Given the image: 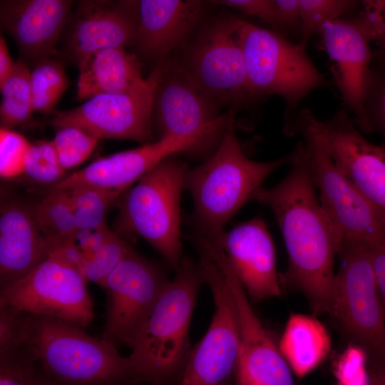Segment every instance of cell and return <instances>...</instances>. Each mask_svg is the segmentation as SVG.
<instances>
[{
  "label": "cell",
  "instance_id": "cell-1",
  "mask_svg": "<svg viewBox=\"0 0 385 385\" xmlns=\"http://www.w3.org/2000/svg\"><path fill=\"white\" fill-rule=\"evenodd\" d=\"M289 154L287 175L272 188H260L252 200L272 210L282 234L288 265L280 284L302 292L314 314H324L334 289L338 245L299 141Z\"/></svg>",
  "mask_w": 385,
  "mask_h": 385
},
{
  "label": "cell",
  "instance_id": "cell-2",
  "mask_svg": "<svg viewBox=\"0 0 385 385\" xmlns=\"http://www.w3.org/2000/svg\"><path fill=\"white\" fill-rule=\"evenodd\" d=\"M203 282L198 263L183 257L130 347V385H165L181 376L192 350L189 327Z\"/></svg>",
  "mask_w": 385,
  "mask_h": 385
},
{
  "label": "cell",
  "instance_id": "cell-3",
  "mask_svg": "<svg viewBox=\"0 0 385 385\" xmlns=\"http://www.w3.org/2000/svg\"><path fill=\"white\" fill-rule=\"evenodd\" d=\"M289 162L290 154L268 162L249 158L235 135L233 115L212 155L185 175L184 189L193 200L192 230L221 243L225 225L272 172Z\"/></svg>",
  "mask_w": 385,
  "mask_h": 385
},
{
  "label": "cell",
  "instance_id": "cell-4",
  "mask_svg": "<svg viewBox=\"0 0 385 385\" xmlns=\"http://www.w3.org/2000/svg\"><path fill=\"white\" fill-rule=\"evenodd\" d=\"M67 320L19 310V340L58 385H130L128 357Z\"/></svg>",
  "mask_w": 385,
  "mask_h": 385
},
{
  "label": "cell",
  "instance_id": "cell-5",
  "mask_svg": "<svg viewBox=\"0 0 385 385\" xmlns=\"http://www.w3.org/2000/svg\"><path fill=\"white\" fill-rule=\"evenodd\" d=\"M311 111L300 108L285 123L284 132L301 138L305 160L338 250L346 242L385 245L384 222L328 153L311 120Z\"/></svg>",
  "mask_w": 385,
  "mask_h": 385
},
{
  "label": "cell",
  "instance_id": "cell-6",
  "mask_svg": "<svg viewBox=\"0 0 385 385\" xmlns=\"http://www.w3.org/2000/svg\"><path fill=\"white\" fill-rule=\"evenodd\" d=\"M188 164L171 156L142 176L119 197L115 232L138 235L176 271L183 259L180 201Z\"/></svg>",
  "mask_w": 385,
  "mask_h": 385
},
{
  "label": "cell",
  "instance_id": "cell-7",
  "mask_svg": "<svg viewBox=\"0 0 385 385\" xmlns=\"http://www.w3.org/2000/svg\"><path fill=\"white\" fill-rule=\"evenodd\" d=\"M247 77L254 96L277 95L285 102V120L314 91L328 85L306 47L275 31L236 17Z\"/></svg>",
  "mask_w": 385,
  "mask_h": 385
},
{
  "label": "cell",
  "instance_id": "cell-8",
  "mask_svg": "<svg viewBox=\"0 0 385 385\" xmlns=\"http://www.w3.org/2000/svg\"><path fill=\"white\" fill-rule=\"evenodd\" d=\"M337 255L341 264L327 314L349 344L365 351L371 371L385 370V312L368 246L344 243Z\"/></svg>",
  "mask_w": 385,
  "mask_h": 385
},
{
  "label": "cell",
  "instance_id": "cell-9",
  "mask_svg": "<svg viewBox=\"0 0 385 385\" xmlns=\"http://www.w3.org/2000/svg\"><path fill=\"white\" fill-rule=\"evenodd\" d=\"M176 64L219 106L257 100L249 84L236 16L222 17L207 26Z\"/></svg>",
  "mask_w": 385,
  "mask_h": 385
},
{
  "label": "cell",
  "instance_id": "cell-10",
  "mask_svg": "<svg viewBox=\"0 0 385 385\" xmlns=\"http://www.w3.org/2000/svg\"><path fill=\"white\" fill-rule=\"evenodd\" d=\"M193 245L204 282L212 294L215 312L205 334L190 351L179 385H224L235 375L241 354L236 311L220 267L205 249Z\"/></svg>",
  "mask_w": 385,
  "mask_h": 385
},
{
  "label": "cell",
  "instance_id": "cell-11",
  "mask_svg": "<svg viewBox=\"0 0 385 385\" xmlns=\"http://www.w3.org/2000/svg\"><path fill=\"white\" fill-rule=\"evenodd\" d=\"M86 279L53 252L22 278L1 288L0 305L87 327L95 318Z\"/></svg>",
  "mask_w": 385,
  "mask_h": 385
},
{
  "label": "cell",
  "instance_id": "cell-12",
  "mask_svg": "<svg viewBox=\"0 0 385 385\" xmlns=\"http://www.w3.org/2000/svg\"><path fill=\"white\" fill-rule=\"evenodd\" d=\"M161 70L162 63L143 86L132 91L96 96L75 108L53 112L48 123L55 128L73 126L98 140L154 141L153 106Z\"/></svg>",
  "mask_w": 385,
  "mask_h": 385
},
{
  "label": "cell",
  "instance_id": "cell-13",
  "mask_svg": "<svg viewBox=\"0 0 385 385\" xmlns=\"http://www.w3.org/2000/svg\"><path fill=\"white\" fill-rule=\"evenodd\" d=\"M169 280L160 266L132 250L101 287L106 293L102 338L115 347L123 344L130 348Z\"/></svg>",
  "mask_w": 385,
  "mask_h": 385
},
{
  "label": "cell",
  "instance_id": "cell-14",
  "mask_svg": "<svg viewBox=\"0 0 385 385\" xmlns=\"http://www.w3.org/2000/svg\"><path fill=\"white\" fill-rule=\"evenodd\" d=\"M333 64V74L346 110L362 133H372L366 113V94L373 64L372 36L368 18L357 14L328 21L319 34Z\"/></svg>",
  "mask_w": 385,
  "mask_h": 385
},
{
  "label": "cell",
  "instance_id": "cell-15",
  "mask_svg": "<svg viewBox=\"0 0 385 385\" xmlns=\"http://www.w3.org/2000/svg\"><path fill=\"white\" fill-rule=\"evenodd\" d=\"M311 120L334 162L385 223V145L366 139L346 109Z\"/></svg>",
  "mask_w": 385,
  "mask_h": 385
},
{
  "label": "cell",
  "instance_id": "cell-16",
  "mask_svg": "<svg viewBox=\"0 0 385 385\" xmlns=\"http://www.w3.org/2000/svg\"><path fill=\"white\" fill-rule=\"evenodd\" d=\"M215 134V128H209L188 136L167 135L136 148L100 158L67 175L50 187L49 191L88 186L125 192L160 162L176 153L204 147L212 142Z\"/></svg>",
  "mask_w": 385,
  "mask_h": 385
},
{
  "label": "cell",
  "instance_id": "cell-17",
  "mask_svg": "<svg viewBox=\"0 0 385 385\" xmlns=\"http://www.w3.org/2000/svg\"><path fill=\"white\" fill-rule=\"evenodd\" d=\"M195 241L217 262L230 292L241 339L239 364L260 384L295 385L291 369L278 346L255 313L249 297L232 269L221 244L202 235L197 236Z\"/></svg>",
  "mask_w": 385,
  "mask_h": 385
},
{
  "label": "cell",
  "instance_id": "cell-18",
  "mask_svg": "<svg viewBox=\"0 0 385 385\" xmlns=\"http://www.w3.org/2000/svg\"><path fill=\"white\" fill-rule=\"evenodd\" d=\"M135 31L130 1H78L61 38L59 57L79 71L101 50L132 46Z\"/></svg>",
  "mask_w": 385,
  "mask_h": 385
},
{
  "label": "cell",
  "instance_id": "cell-19",
  "mask_svg": "<svg viewBox=\"0 0 385 385\" xmlns=\"http://www.w3.org/2000/svg\"><path fill=\"white\" fill-rule=\"evenodd\" d=\"M220 106L196 87L176 63L162 62L154 94L153 129L159 138L167 135L188 136L223 120Z\"/></svg>",
  "mask_w": 385,
  "mask_h": 385
},
{
  "label": "cell",
  "instance_id": "cell-20",
  "mask_svg": "<svg viewBox=\"0 0 385 385\" xmlns=\"http://www.w3.org/2000/svg\"><path fill=\"white\" fill-rule=\"evenodd\" d=\"M71 0H1V29L16 42L21 58L32 68L59 56L57 45L74 6Z\"/></svg>",
  "mask_w": 385,
  "mask_h": 385
},
{
  "label": "cell",
  "instance_id": "cell-21",
  "mask_svg": "<svg viewBox=\"0 0 385 385\" xmlns=\"http://www.w3.org/2000/svg\"><path fill=\"white\" fill-rule=\"evenodd\" d=\"M220 244L253 302L282 294L275 248L263 219L257 217L236 225L224 233Z\"/></svg>",
  "mask_w": 385,
  "mask_h": 385
},
{
  "label": "cell",
  "instance_id": "cell-22",
  "mask_svg": "<svg viewBox=\"0 0 385 385\" xmlns=\"http://www.w3.org/2000/svg\"><path fill=\"white\" fill-rule=\"evenodd\" d=\"M136 31L132 46L155 66L179 47L200 20L203 4L196 0L130 1Z\"/></svg>",
  "mask_w": 385,
  "mask_h": 385
},
{
  "label": "cell",
  "instance_id": "cell-23",
  "mask_svg": "<svg viewBox=\"0 0 385 385\" xmlns=\"http://www.w3.org/2000/svg\"><path fill=\"white\" fill-rule=\"evenodd\" d=\"M53 252L40 232L31 208L16 202L0 210V287L22 278Z\"/></svg>",
  "mask_w": 385,
  "mask_h": 385
},
{
  "label": "cell",
  "instance_id": "cell-24",
  "mask_svg": "<svg viewBox=\"0 0 385 385\" xmlns=\"http://www.w3.org/2000/svg\"><path fill=\"white\" fill-rule=\"evenodd\" d=\"M147 81L137 56L125 48H109L95 53L79 70L76 98L79 101L101 94L130 92Z\"/></svg>",
  "mask_w": 385,
  "mask_h": 385
},
{
  "label": "cell",
  "instance_id": "cell-25",
  "mask_svg": "<svg viewBox=\"0 0 385 385\" xmlns=\"http://www.w3.org/2000/svg\"><path fill=\"white\" fill-rule=\"evenodd\" d=\"M292 372L302 378L317 369L331 349V338L315 317L292 314L278 345Z\"/></svg>",
  "mask_w": 385,
  "mask_h": 385
},
{
  "label": "cell",
  "instance_id": "cell-26",
  "mask_svg": "<svg viewBox=\"0 0 385 385\" xmlns=\"http://www.w3.org/2000/svg\"><path fill=\"white\" fill-rule=\"evenodd\" d=\"M31 208L35 222L52 247L53 252L76 242L78 230L66 191L51 190Z\"/></svg>",
  "mask_w": 385,
  "mask_h": 385
},
{
  "label": "cell",
  "instance_id": "cell-27",
  "mask_svg": "<svg viewBox=\"0 0 385 385\" xmlns=\"http://www.w3.org/2000/svg\"><path fill=\"white\" fill-rule=\"evenodd\" d=\"M31 68L19 57L10 77L0 87L1 127L9 129L28 121L34 113L30 83Z\"/></svg>",
  "mask_w": 385,
  "mask_h": 385
},
{
  "label": "cell",
  "instance_id": "cell-28",
  "mask_svg": "<svg viewBox=\"0 0 385 385\" xmlns=\"http://www.w3.org/2000/svg\"><path fill=\"white\" fill-rule=\"evenodd\" d=\"M30 83L34 112L53 113L70 81L62 61L48 58L31 68Z\"/></svg>",
  "mask_w": 385,
  "mask_h": 385
},
{
  "label": "cell",
  "instance_id": "cell-29",
  "mask_svg": "<svg viewBox=\"0 0 385 385\" xmlns=\"http://www.w3.org/2000/svg\"><path fill=\"white\" fill-rule=\"evenodd\" d=\"M63 191L69 197L78 232H91L105 226L109 209L124 192L88 186Z\"/></svg>",
  "mask_w": 385,
  "mask_h": 385
},
{
  "label": "cell",
  "instance_id": "cell-30",
  "mask_svg": "<svg viewBox=\"0 0 385 385\" xmlns=\"http://www.w3.org/2000/svg\"><path fill=\"white\" fill-rule=\"evenodd\" d=\"M301 31L299 43L307 46L309 40L318 34L328 22L349 16L362 6L356 0H299Z\"/></svg>",
  "mask_w": 385,
  "mask_h": 385
},
{
  "label": "cell",
  "instance_id": "cell-31",
  "mask_svg": "<svg viewBox=\"0 0 385 385\" xmlns=\"http://www.w3.org/2000/svg\"><path fill=\"white\" fill-rule=\"evenodd\" d=\"M24 175L31 181L53 186L67 175L61 166L51 140L31 143L27 153Z\"/></svg>",
  "mask_w": 385,
  "mask_h": 385
},
{
  "label": "cell",
  "instance_id": "cell-32",
  "mask_svg": "<svg viewBox=\"0 0 385 385\" xmlns=\"http://www.w3.org/2000/svg\"><path fill=\"white\" fill-rule=\"evenodd\" d=\"M37 359L25 344L0 350V385H37Z\"/></svg>",
  "mask_w": 385,
  "mask_h": 385
},
{
  "label": "cell",
  "instance_id": "cell-33",
  "mask_svg": "<svg viewBox=\"0 0 385 385\" xmlns=\"http://www.w3.org/2000/svg\"><path fill=\"white\" fill-rule=\"evenodd\" d=\"M56 129V135L51 141L59 162L65 170L86 161L99 140L73 126H63Z\"/></svg>",
  "mask_w": 385,
  "mask_h": 385
},
{
  "label": "cell",
  "instance_id": "cell-34",
  "mask_svg": "<svg viewBox=\"0 0 385 385\" xmlns=\"http://www.w3.org/2000/svg\"><path fill=\"white\" fill-rule=\"evenodd\" d=\"M132 250L125 238L111 232L103 245L91 257L84 259V277L87 282L102 287L108 274Z\"/></svg>",
  "mask_w": 385,
  "mask_h": 385
},
{
  "label": "cell",
  "instance_id": "cell-35",
  "mask_svg": "<svg viewBox=\"0 0 385 385\" xmlns=\"http://www.w3.org/2000/svg\"><path fill=\"white\" fill-rule=\"evenodd\" d=\"M31 143L23 135L1 127L0 176L12 179L24 173L27 153Z\"/></svg>",
  "mask_w": 385,
  "mask_h": 385
},
{
  "label": "cell",
  "instance_id": "cell-36",
  "mask_svg": "<svg viewBox=\"0 0 385 385\" xmlns=\"http://www.w3.org/2000/svg\"><path fill=\"white\" fill-rule=\"evenodd\" d=\"M365 107L371 132H377L385 139V68L372 65Z\"/></svg>",
  "mask_w": 385,
  "mask_h": 385
},
{
  "label": "cell",
  "instance_id": "cell-37",
  "mask_svg": "<svg viewBox=\"0 0 385 385\" xmlns=\"http://www.w3.org/2000/svg\"><path fill=\"white\" fill-rule=\"evenodd\" d=\"M368 359L358 346L350 344L336 361L334 376L338 385H369Z\"/></svg>",
  "mask_w": 385,
  "mask_h": 385
},
{
  "label": "cell",
  "instance_id": "cell-38",
  "mask_svg": "<svg viewBox=\"0 0 385 385\" xmlns=\"http://www.w3.org/2000/svg\"><path fill=\"white\" fill-rule=\"evenodd\" d=\"M371 28L373 49V64L385 68V0L361 1Z\"/></svg>",
  "mask_w": 385,
  "mask_h": 385
},
{
  "label": "cell",
  "instance_id": "cell-39",
  "mask_svg": "<svg viewBox=\"0 0 385 385\" xmlns=\"http://www.w3.org/2000/svg\"><path fill=\"white\" fill-rule=\"evenodd\" d=\"M210 2L257 17L270 25L273 31L279 33L274 0H216Z\"/></svg>",
  "mask_w": 385,
  "mask_h": 385
},
{
  "label": "cell",
  "instance_id": "cell-40",
  "mask_svg": "<svg viewBox=\"0 0 385 385\" xmlns=\"http://www.w3.org/2000/svg\"><path fill=\"white\" fill-rule=\"evenodd\" d=\"M279 33L300 38L301 19L299 0H274Z\"/></svg>",
  "mask_w": 385,
  "mask_h": 385
},
{
  "label": "cell",
  "instance_id": "cell-41",
  "mask_svg": "<svg viewBox=\"0 0 385 385\" xmlns=\"http://www.w3.org/2000/svg\"><path fill=\"white\" fill-rule=\"evenodd\" d=\"M376 282L385 312V245H367Z\"/></svg>",
  "mask_w": 385,
  "mask_h": 385
},
{
  "label": "cell",
  "instance_id": "cell-42",
  "mask_svg": "<svg viewBox=\"0 0 385 385\" xmlns=\"http://www.w3.org/2000/svg\"><path fill=\"white\" fill-rule=\"evenodd\" d=\"M16 61L12 59L6 41L0 38V87L10 77L15 68Z\"/></svg>",
  "mask_w": 385,
  "mask_h": 385
},
{
  "label": "cell",
  "instance_id": "cell-43",
  "mask_svg": "<svg viewBox=\"0 0 385 385\" xmlns=\"http://www.w3.org/2000/svg\"><path fill=\"white\" fill-rule=\"evenodd\" d=\"M235 376L236 385H262L253 380L240 364Z\"/></svg>",
  "mask_w": 385,
  "mask_h": 385
},
{
  "label": "cell",
  "instance_id": "cell-44",
  "mask_svg": "<svg viewBox=\"0 0 385 385\" xmlns=\"http://www.w3.org/2000/svg\"><path fill=\"white\" fill-rule=\"evenodd\" d=\"M371 379L375 385H385V370L371 371Z\"/></svg>",
  "mask_w": 385,
  "mask_h": 385
},
{
  "label": "cell",
  "instance_id": "cell-45",
  "mask_svg": "<svg viewBox=\"0 0 385 385\" xmlns=\"http://www.w3.org/2000/svg\"><path fill=\"white\" fill-rule=\"evenodd\" d=\"M37 385H58L51 378H49L44 371L38 369V377Z\"/></svg>",
  "mask_w": 385,
  "mask_h": 385
}]
</instances>
